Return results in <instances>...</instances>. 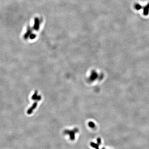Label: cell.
Returning a JSON list of instances; mask_svg holds the SVG:
<instances>
[{
	"label": "cell",
	"instance_id": "6da1fadb",
	"mask_svg": "<svg viewBox=\"0 0 149 149\" xmlns=\"http://www.w3.org/2000/svg\"><path fill=\"white\" fill-rule=\"evenodd\" d=\"M142 9H143V14L145 16H148L149 13V3L144 7H142Z\"/></svg>",
	"mask_w": 149,
	"mask_h": 149
},
{
	"label": "cell",
	"instance_id": "277c9868",
	"mask_svg": "<svg viewBox=\"0 0 149 149\" xmlns=\"http://www.w3.org/2000/svg\"><path fill=\"white\" fill-rule=\"evenodd\" d=\"M89 125L91 127H94V123L92 122H90L89 123Z\"/></svg>",
	"mask_w": 149,
	"mask_h": 149
},
{
	"label": "cell",
	"instance_id": "7a4b0ae2",
	"mask_svg": "<svg viewBox=\"0 0 149 149\" xmlns=\"http://www.w3.org/2000/svg\"><path fill=\"white\" fill-rule=\"evenodd\" d=\"M97 74L96 73V72L93 70V71H92V72L91 73V75L89 79L91 81H94L96 78H97Z\"/></svg>",
	"mask_w": 149,
	"mask_h": 149
},
{
	"label": "cell",
	"instance_id": "3957f363",
	"mask_svg": "<svg viewBox=\"0 0 149 149\" xmlns=\"http://www.w3.org/2000/svg\"><path fill=\"white\" fill-rule=\"evenodd\" d=\"M134 7H135V8L136 10H140L142 9V6H141L140 5L137 3V4H135Z\"/></svg>",
	"mask_w": 149,
	"mask_h": 149
}]
</instances>
